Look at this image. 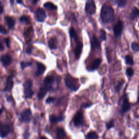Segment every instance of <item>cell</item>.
<instances>
[{"mask_svg":"<svg viewBox=\"0 0 139 139\" xmlns=\"http://www.w3.org/2000/svg\"><path fill=\"white\" fill-rule=\"evenodd\" d=\"M2 113H3V109H0V115L2 114Z\"/></svg>","mask_w":139,"mask_h":139,"instance_id":"cell-43","label":"cell"},{"mask_svg":"<svg viewBox=\"0 0 139 139\" xmlns=\"http://www.w3.org/2000/svg\"><path fill=\"white\" fill-rule=\"evenodd\" d=\"M3 8L1 5H0V14H2L3 13Z\"/></svg>","mask_w":139,"mask_h":139,"instance_id":"cell-42","label":"cell"},{"mask_svg":"<svg viewBox=\"0 0 139 139\" xmlns=\"http://www.w3.org/2000/svg\"><path fill=\"white\" fill-rule=\"evenodd\" d=\"M32 117V111L29 109L25 110L20 115V120L24 122H29Z\"/></svg>","mask_w":139,"mask_h":139,"instance_id":"cell-6","label":"cell"},{"mask_svg":"<svg viewBox=\"0 0 139 139\" xmlns=\"http://www.w3.org/2000/svg\"><path fill=\"white\" fill-rule=\"evenodd\" d=\"M90 106H91V103H85V104H83L82 107L83 108H86V107H90Z\"/></svg>","mask_w":139,"mask_h":139,"instance_id":"cell-40","label":"cell"},{"mask_svg":"<svg viewBox=\"0 0 139 139\" xmlns=\"http://www.w3.org/2000/svg\"><path fill=\"white\" fill-rule=\"evenodd\" d=\"M32 85L33 82L31 79L27 80L24 84V94L26 98H31L34 94Z\"/></svg>","mask_w":139,"mask_h":139,"instance_id":"cell-3","label":"cell"},{"mask_svg":"<svg viewBox=\"0 0 139 139\" xmlns=\"http://www.w3.org/2000/svg\"><path fill=\"white\" fill-rule=\"evenodd\" d=\"M17 2H18V3H22V1H17Z\"/></svg>","mask_w":139,"mask_h":139,"instance_id":"cell-46","label":"cell"},{"mask_svg":"<svg viewBox=\"0 0 139 139\" xmlns=\"http://www.w3.org/2000/svg\"><path fill=\"white\" fill-rule=\"evenodd\" d=\"M126 74L128 77H132L134 75V71L132 68L128 67L126 70Z\"/></svg>","mask_w":139,"mask_h":139,"instance_id":"cell-33","label":"cell"},{"mask_svg":"<svg viewBox=\"0 0 139 139\" xmlns=\"http://www.w3.org/2000/svg\"><path fill=\"white\" fill-rule=\"evenodd\" d=\"M56 100V98L55 97H48V98H47V99H46V103H48V104H49V103H53Z\"/></svg>","mask_w":139,"mask_h":139,"instance_id":"cell-36","label":"cell"},{"mask_svg":"<svg viewBox=\"0 0 139 139\" xmlns=\"http://www.w3.org/2000/svg\"><path fill=\"white\" fill-rule=\"evenodd\" d=\"M4 49V46L1 42H0V51H3Z\"/></svg>","mask_w":139,"mask_h":139,"instance_id":"cell-41","label":"cell"},{"mask_svg":"<svg viewBox=\"0 0 139 139\" xmlns=\"http://www.w3.org/2000/svg\"><path fill=\"white\" fill-rule=\"evenodd\" d=\"M1 63L3 64L4 66H7L9 65V64L11 63V57L9 55V54H5V55H3L1 57Z\"/></svg>","mask_w":139,"mask_h":139,"instance_id":"cell-12","label":"cell"},{"mask_svg":"<svg viewBox=\"0 0 139 139\" xmlns=\"http://www.w3.org/2000/svg\"><path fill=\"white\" fill-rule=\"evenodd\" d=\"M91 46L92 51L94 49H99L101 47V43H100L97 37L95 36H92L91 39Z\"/></svg>","mask_w":139,"mask_h":139,"instance_id":"cell-11","label":"cell"},{"mask_svg":"<svg viewBox=\"0 0 139 139\" xmlns=\"http://www.w3.org/2000/svg\"><path fill=\"white\" fill-rule=\"evenodd\" d=\"M100 39L103 41L106 40V32L103 29L100 30Z\"/></svg>","mask_w":139,"mask_h":139,"instance_id":"cell-31","label":"cell"},{"mask_svg":"<svg viewBox=\"0 0 139 139\" xmlns=\"http://www.w3.org/2000/svg\"><path fill=\"white\" fill-rule=\"evenodd\" d=\"M98 136L96 132H92L89 133L86 136V139H98Z\"/></svg>","mask_w":139,"mask_h":139,"instance_id":"cell-26","label":"cell"},{"mask_svg":"<svg viewBox=\"0 0 139 139\" xmlns=\"http://www.w3.org/2000/svg\"><path fill=\"white\" fill-rule=\"evenodd\" d=\"M101 17L104 23L113 21L114 19V10L110 6L104 5L102 8Z\"/></svg>","mask_w":139,"mask_h":139,"instance_id":"cell-1","label":"cell"},{"mask_svg":"<svg viewBox=\"0 0 139 139\" xmlns=\"http://www.w3.org/2000/svg\"><path fill=\"white\" fill-rule=\"evenodd\" d=\"M65 83L68 89L73 91H77L79 88L78 79L73 78L70 75H67L65 77Z\"/></svg>","mask_w":139,"mask_h":139,"instance_id":"cell-2","label":"cell"},{"mask_svg":"<svg viewBox=\"0 0 139 139\" xmlns=\"http://www.w3.org/2000/svg\"><path fill=\"white\" fill-rule=\"evenodd\" d=\"M13 77L10 76L8 77V78L7 81V84L5 89V91H9L11 90L13 86Z\"/></svg>","mask_w":139,"mask_h":139,"instance_id":"cell-18","label":"cell"},{"mask_svg":"<svg viewBox=\"0 0 139 139\" xmlns=\"http://www.w3.org/2000/svg\"><path fill=\"white\" fill-rule=\"evenodd\" d=\"M47 90L46 89L45 87L42 86L40 88L39 91L38 93V98L40 99L44 98L46 94H47Z\"/></svg>","mask_w":139,"mask_h":139,"instance_id":"cell-20","label":"cell"},{"mask_svg":"<svg viewBox=\"0 0 139 139\" xmlns=\"http://www.w3.org/2000/svg\"><path fill=\"white\" fill-rule=\"evenodd\" d=\"M9 132L10 128L9 126L0 123V136L1 137H5Z\"/></svg>","mask_w":139,"mask_h":139,"instance_id":"cell-10","label":"cell"},{"mask_svg":"<svg viewBox=\"0 0 139 139\" xmlns=\"http://www.w3.org/2000/svg\"><path fill=\"white\" fill-rule=\"evenodd\" d=\"M130 109V104L127 97H125L123 100L122 106V113H126Z\"/></svg>","mask_w":139,"mask_h":139,"instance_id":"cell-13","label":"cell"},{"mask_svg":"<svg viewBox=\"0 0 139 139\" xmlns=\"http://www.w3.org/2000/svg\"><path fill=\"white\" fill-rule=\"evenodd\" d=\"M10 40L9 38H8L6 39V44L8 48L10 47Z\"/></svg>","mask_w":139,"mask_h":139,"instance_id":"cell-38","label":"cell"},{"mask_svg":"<svg viewBox=\"0 0 139 139\" xmlns=\"http://www.w3.org/2000/svg\"><path fill=\"white\" fill-rule=\"evenodd\" d=\"M31 65H32L31 62H24V61H23V62L21 63V66L22 69H24L25 68L28 66H31Z\"/></svg>","mask_w":139,"mask_h":139,"instance_id":"cell-34","label":"cell"},{"mask_svg":"<svg viewBox=\"0 0 139 139\" xmlns=\"http://www.w3.org/2000/svg\"><path fill=\"white\" fill-rule=\"evenodd\" d=\"M125 61L126 63L129 65H134V60L132 56L129 55H127L125 57Z\"/></svg>","mask_w":139,"mask_h":139,"instance_id":"cell-27","label":"cell"},{"mask_svg":"<svg viewBox=\"0 0 139 139\" xmlns=\"http://www.w3.org/2000/svg\"><path fill=\"white\" fill-rule=\"evenodd\" d=\"M6 21L8 26V27L10 29L14 27L15 24V20L14 18L9 16H7L6 17Z\"/></svg>","mask_w":139,"mask_h":139,"instance_id":"cell-21","label":"cell"},{"mask_svg":"<svg viewBox=\"0 0 139 139\" xmlns=\"http://www.w3.org/2000/svg\"><path fill=\"white\" fill-rule=\"evenodd\" d=\"M124 83H125V80L123 79H122L120 81H119L117 83V86L115 88L116 91L117 92H118L119 91V90H120V89L122 87V86L123 85V84H124Z\"/></svg>","mask_w":139,"mask_h":139,"instance_id":"cell-30","label":"cell"},{"mask_svg":"<svg viewBox=\"0 0 139 139\" xmlns=\"http://www.w3.org/2000/svg\"><path fill=\"white\" fill-rule=\"evenodd\" d=\"M83 48V44L81 42H78L76 48L75 49V54L77 59H79L81 53H82Z\"/></svg>","mask_w":139,"mask_h":139,"instance_id":"cell-14","label":"cell"},{"mask_svg":"<svg viewBox=\"0 0 139 139\" xmlns=\"http://www.w3.org/2000/svg\"><path fill=\"white\" fill-rule=\"evenodd\" d=\"M36 17L39 22H44L46 18L45 10L42 8H38L36 11Z\"/></svg>","mask_w":139,"mask_h":139,"instance_id":"cell-9","label":"cell"},{"mask_svg":"<svg viewBox=\"0 0 139 139\" xmlns=\"http://www.w3.org/2000/svg\"><path fill=\"white\" fill-rule=\"evenodd\" d=\"M123 28V23L121 20H119L114 27V33L116 37H119L122 34Z\"/></svg>","mask_w":139,"mask_h":139,"instance_id":"cell-5","label":"cell"},{"mask_svg":"<svg viewBox=\"0 0 139 139\" xmlns=\"http://www.w3.org/2000/svg\"><path fill=\"white\" fill-rule=\"evenodd\" d=\"M69 33H70V36L71 38L74 39L75 41L78 40V35H77V32H76V30L74 28H71L70 29V30H69Z\"/></svg>","mask_w":139,"mask_h":139,"instance_id":"cell-25","label":"cell"},{"mask_svg":"<svg viewBox=\"0 0 139 139\" xmlns=\"http://www.w3.org/2000/svg\"><path fill=\"white\" fill-rule=\"evenodd\" d=\"M32 47H28L26 50V53L27 54H30L32 53Z\"/></svg>","mask_w":139,"mask_h":139,"instance_id":"cell-39","label":"cell"},{"mask_svg":"<svg viewBox=\"0 0 139 139\" xmlns=\"http://www.w3.org/2000/svg\"><path fill=\"white\" fill-rule=\"evenodd\" d=\"M48 47L50 49H56L58 45V40L56 37L51 38L48 41Z\"/></svg>","mask_w":139,"mask_h":139,"instance_id":"cell-15","label":"cell"},{"mask_svg":"<svg viewBox=\"0 0 139 139\" xmlns=\"http://www.w3.org/2000/svg\"><path fill=\"white\" fill-rule=\"evenodd\" d=\"M114 126V120H111L110 121H109L108 123H107V128L108 129H109L111 128H113V127Z\"/></svg>","mask_w":139,"mask_h":139,"instance_id":"cell-35","label":"cell"},{"mask_svg":"<svg viewBox=\"0 0 139 139\" xmlns=\"http://www.w3.org/2000/svg\"><path fill=\"white\" fill-rule=\"evenodd\" d=\"M20 21H21V22H22L23 23L28 24L29 22V18L28 16L24 15V16H21V18L20 19Z\"/></svg>","mask_w":139,"mask_h":139,"instance_id":"cell-32","label":"cell"},{"mask_svg":"<svg viewBox=\"0 0 139 139\" xmlns=\"http://www.w3.org/2000/svg\"><path fill=\"white\" fill-rule=\"evenodd\" d=\"M37 2H38V1H33V3H35V4H36Z\"/></svg>","mask_w":139,"mask_h":139,"instance_id":"cell-45","label":"cell"},{"mask_svg":"<svg viewBox=\"0 0 139 139\" xmlns=\"http://www.w3.org/2000/svg\"><path fill=\"white\" fill-rule=\"evenodd\" d=\"M131 47H132V49L134 52H137L138 51L139 47L137 42H133V43L132 44V45H131Z\"/></svg>","mask_w":139,"mask_h":139,"instance_id":"cell-29","label":"cell"},{"mask_svg":"<svg viewBox=\"0 0 139 139\" xmlns=\"http://www.w3.org/2000/svg\"><path fill=\"white\" fill-rule=\"evenodd\" d=\"M7 31L6 29L4 27L2 26H0V33H2V34H7Z\"/></svg>","mask_w":139,"mask_h":139,"instance_id":"cell-37","label":"cell"},{"mask_svg":"<svg viewBox=\"0 0 139 139\" xmlns=\"http://www.w3.org/2000/svg\"><path fill=\"white\" fill-rule=\"evenodd\" d=\"M139 15V11L136 7H134L133 8L132 13L130 14L131 20H135L138 18Z\"/></svg>","mask_w":139,"mask_h":139,"instance_id":"cell-22","label":"cell"},{"mask_svg":"<svg viewBox=\"0 0 139 139\" xmlns=\"http://www.w3.org/2000/svg\"><path fill=\"white\" fill-rule=\"evenodd\" d=\"M57 136L58 138L63 139L66 136V133H65V130L61 128H58L57 130Z\"/></svg>","mask_w":139,"mask_h":139,"instance_id":"cell-23","label":"cell"},{"mask_svg":"<svg viewBox=\"0 0 139 139\" xmlns=\"http://www.w3.org/2000/svg\"><path fill=\"white\" fill-rule=\"evenodd\" d=\"M116 2L117 6L119 7L123 8L126 6L127 2L125 0H117V1H116Z\"/></svg>","mask_w":139,"mask_h":139,"instance_id":"cell-28","label":"cell"},{"mask_svg":"<svg viewBox=\"0 0 139 139\" xmlns=\"http://www.w3.org/2000/svg\"><path fill=\"white\" fill-rule=\"evenodd\" d=\"M96 7L94 1L92 0L88 1L85 5V11L89 15H93L95 13Z\"/></svg>","mask_w":139,"mask_h":139,"instance_id":"cell-4","label":"cell"},{"mask_svg":"<svg viewBox=\"0 0 139 139\" xmlns=\"http://www.w3.org/2000/svg\"><path fill=\"white\" fill-rule=\"evenodd\" d=\"M84 118L82 112L80 111H78L76 114L74 116V118H73V122L76 126H81L83 123Z\"/></svg>","mask_w":139,"mask_h":139,"instance_id":"cell-8","label":"cell"},{"mask_svg":"<svg viewBox=\"0 0 139 139\" xmlns=\"http://www.w3.org/2000/svg\"><path fill=\"white\" fill-rule=\"evenodd\" d=\"M55 82V78L52 76H48L46 77L44 80V87L46 88V89L50 90L52 89V85Z\"/></svg>","mask_w":139,"mask_h":139,"instance_id":"cell-7","label":"cell"},{"mask_svg":"<svg viewBox=\"0 0 139 139\" xmlns=\"http://www.w3.org/2000/svg\"><path fill=\"white\" fill-rule=\"evenodd\" d=\"M102 63V59L100 58L96 59L92 63L91 65V70H95L97 69L99 65H101Z\"/></svg>","mask_w":139,"mask_h":139,"instance_id":"cell-19","label":"cell"},{"mask_svg":"<svg viewBox=\"0 0 139 139\" xmlns=\"http://www.w3.org/2000/svg\"><path fill=\"white\" fill-rule=\"evenodd\" d=\"M37 70L36 72V75L37 76H40L45 71L46 67L43 64L39 62L37 63Z\"/></svg>","mask_w":139,"mask_h":139,"instance_id":"cell-16","label":"cell"},{"mask_svg":"<svg viewBox=\"0 0 139 139\" xmlns=\"http://www.w3.org/2000/svg\"><path fill=\"white\" fill-rule=\"evenodd\" d=\"M44 7L45 8L50 10H56L57 9V6H56L55 4L50 2H47L44 3Z\"/></svg>","mask_w":139,"mask_h":139,"instance_id":"cell-24","label":"cell"},{"mask_svg":"<svg viewBox=\"0 0 139 139\" xmlns=\"http://www.w3.org/2000/svg\"><path fill=\"white\" fill-rule=\"evenodd\" d=\"M40 139H47V138H46L45 136H42V137L40 138Z\"/></svg>","mask_w":139,"mask_h":139,"instance_id":"cell-44","label":"cell"},{"mask_svg":"<svg viewBox=\"0 0 139 139\" xmlns=\"http://www.w3.org/2000/svg\"><path fill=\"white\" fill-rule=\"evenodd\" d=\"M64 119V116L63 115H51L49 116V120L51 123H57L63 121Z\"/></svg>","mask_w":139,"mask_h":139,"instance_id":"cell-17","label":"cell"}]
</instances>
